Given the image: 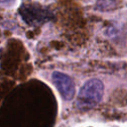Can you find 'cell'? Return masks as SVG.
Instances as JSON below:
<instances>
[{
    "mask_svg": "<svg viewBox=\"0 0 127 127\" xmlns=\"http://www.w3.org/2000/svg\"><path fill=\"white\" fill-rule=\"evenodd\" d=\"M103 92L104 85L101 80L97 78H92L85 81L78 92L76 106L83 110L94 107L101 101L103 97Z\"/></svg>",
    "mask_w": 127,
    "mask_h": 127,
    "instance_id": "6da1fadb",
    "label": "cell"
},
{
    "mask_svg": "<svg viewBox=\"0 0 127 127\" xmlns=\"http://www.w3.org/2000/svg\"><path fill=\"white\" fill-rule=\"evenodd\" d=\"M20 14L30 25H39L49 21L53 16L44 7L38 4H24L20 8Z\"/></svg>",
    "mask_w": 127,
    "mask_h": 127,
    "instance_id": "7a4b0ae2",
    "label": "cell"
},
{
    "mask_svg": "<svg viewBox=\"0 0 127 127\" xmlns=\"http://www.w3.org/2000/svg\"><path fill=\"white\" fill-rule=\"evenodd\" d=\"M52 79L64 99H72L75 91V86L71 77L61 71H54L52 74Z\"/></svg>",
    "mask_w": 127,
    "mask_h": 127,
    "instance_id": "3957f363",
    "label": "cell"
},
{
    "mask_svg": "<svg viewBox=\"0 0 127 127\" xmlns=\"http://www.w3.org/2000/svg\"><path fill=\"white\" fill-rule=\"evenodd\" d=\"M14 0H0V4H9L12 3Z\"/></svg>",
    "mask_w": 127,
    "mask_h": 127,
    "instance_id": "277c9868",
    "label": "cell"
}]
</instances>
